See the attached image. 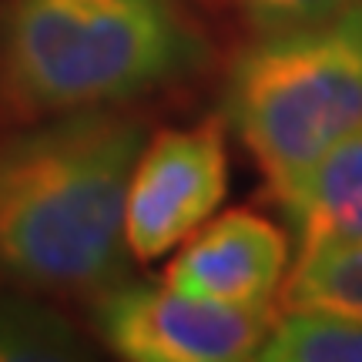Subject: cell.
Wrapping results in <instances>:
<instances>
[{
  "instance_id": "6da1fadb",
  "label": "cell",
  "mask_w": 362,
  "mask_h": 362,
  "mask_svg": "<svg viewBox=\"0 0 362 362\" xmlns=\"http://www.w3.org/2000/svg\"><path fill=\"white\" fill-rule=\"evenodd\" d=\"M144 124L90 107L0 138V288L101 296L124 275V202Z\"/></svg>"
},
{
  "instance_id": "7a4b0ae2",
  "label": "cell",
  "mask_w": 362,
  "mask_h": 362,
  "mask_svg": "<svg viewBox=\"0 0 362 362\" xmlns=\"http://www.w3.org/2000/svg\"><path fill=\"white\" fill-rule=\"evenodd\" d=\"M208 54L181 0H0V128L148 98Z\"/></svg>"
},
{
  "instance_id": "3957f363",
  "label": "cell",
  "mask_w": 362,
  "mask_h": 362,
  "mask_svg": "<svg viewBox=\"0 0 362 362\" xmlns=\"http://www.w3.org/2000/svg\"><path fill=\"white\" fill-rule=\"evenodd\" d=\"M225 117L269 194L362 128V0L322 24L259 34L232 61Z\"/></svg>"
},
{
  "instance_id": "277c9868",
  "label": "cell",
  "mask_w": 362,
  "mask_h": 362,
  "mask_svg": "<svg viewBox=\"0 0 362 362\" xmlns=\"http://www.w3.org/2000/svg\"><path fill=\"white\" fill-rule=\"evenodd\" d=\"M279 309H238L175 292L171 285L115 282L94 296V332L131 362L255 359Z\"/></svg>"
},
{
  "instance_id": "5b68a950",
  "label": "cell",
  "mask_w": 362,
  "mask_h": 362,
  "mask_svg": "<svg viewBox=\"0 0 362 362\" xmlns=\"http://www.w3.org/2000/svg\"><path fill=\"white\" fill-rule=\"evenodd\" d=\"M228 194L225 124L205 117L148 138L131 168L124 245L134 262H158L192 238Z\"/></svg>"
},
{
  "instance_id": "8992f818",
  "label": "cell",
  "mask_w": 362,
  "mask_h": 362,
  "mask_svg": "<svg viewBox=\"0 0 362 362\" xmlns=\"http://www.w3.org/2000/svg\"><path fill=\"white\" fill-rule=\"evenodd\" d=\"M285 265L288 235L259 211L235 208L208 218L181 242L168 262L165 285L218 305L279 309L275 296L285 282Z\"/></svg>"
},
{
  "instance_id": "52a82bcc",
  "label": "cell",
  "mask_w": 362,
  "mask_h": 362,
  "mask_svg": "<svg viewBox=\"0 0 362 362\" xmlns=\"http://www.w3.org/2000/svg\"><path fill=\"white\" fill-rule=\"evenodd\" d=\"M272 202L282 208L298 252L362 238V128L275 188Z\"/></svg>"
},
{
  "instance_id": "ba28073f",
  "label": "cell",
  "mask_w": 362,
  "mask_h": 362,
  "mask_svg": "<svg viewBox=\"0 0 362 362\" xmlns=\"http://www.w3.org/2000/svg\"><path fill=\"white\" fill-rule=\"evenodd\" d=\"M279 309H312L362 319V238L298 252L292 275L282 282Z\"/></svg>"
},
{
  "instance_id": "9c48e42d",
  "label": "cell",
  "mask_w": 362,
  "mask_h": 362,
  "mask_svg": "<svg viewBox=\"0 0 362 362\" xmlns=\"http://www.w3.org/2000/svg\"><path fill=\"white\" fill-rule=\"evenodd\" d=\"M255 359L362 362V319L312 309H279Z\"/></svg>"
},
{
  "instance_id": "30bf717a",
  "label": "cell",
  "mask_w": 362,
  "mask_h": 362,
  "mask_svg": "<svg viewBox=\"0 0 362 362\" xmlns=\"http://www.w3.org/2000/svg\"><path fill=\"white\" fill-rule=\"evenodd\" d=\"M81 342L74 329L44 305L40 296L0 292V362L78 359Z\"/></svg>"
},
{
  "instance_id": "8fae6325",
  "label": "cell",
  "mask_w": 362,
  "mask_h": 362,
  "mask_svg": "<svg viewBox=\"0 0 362 362\" xmlns=\"http://www.w3.org/2000/svg\"><path fill=\"white\" fill-rule=\"evenodd\" d=\"M235 4L259 34H279V30L322 24L346 11L352 0H235Z\"/></svg>"
}]
</instances>
